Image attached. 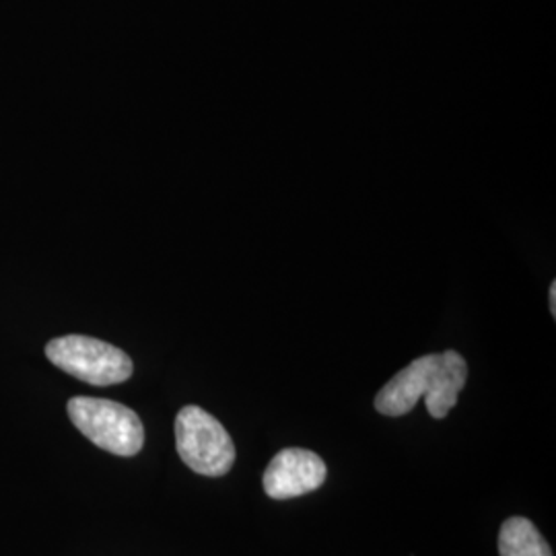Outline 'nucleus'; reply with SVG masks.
Here are the masks:
<instances>
[{"label":"nucleus","mask_w":556,"mask_h":556,"mask_svg":"<svg viewBox=\"0 0 556 556\" xmlns=\"http://www.w3.org/2000/svg\"><path fill=\"white\" fill-rule=\"evenodd\" d=\"M328 468L324 459L301 447L278 452L264 472V491L270 498L287 501L318 491L326 482Z\"/></svg>","instance_id":"nucleus-5"},{"label":"nucleus","mask_w":556,"mask_h":556,"mask_svg":"<svg viewBox=\"0 0 556 556\" xmlns=\"http://www.w3.org/2000/svg\"><path fill=\"white\" fill-rule=\"evenodd\" d=\"M73 425L85 438L114 456H137L144 443L139 415L112 400L73 397L66 406Z\"/></svg>","instance_id":"nucleus-2"},{"label":"nucleus","mask_w":556,"mask_h":556,"mask_svg":"<svg viewBox=\"0 0 556 556\" xmlns=\"http://www.w3.org/2000/svg\"><path fill=\"white\" fill-rule=\"evenodd\" d=\"M501 556H555L536 526L526 517H509L498 532Z\"/></svg>","instance_id":"nucleus-6"},{"label":"nucleus","mask_w":556,"mask_h":556,"mask_svg":"<svg viewBox=\"0 0 556 556\" xmlns=\"http://www.w3.org/2000/svg\"><path fill=\"white\" fill-rule=\"evenodd\" d=\"M46 357L64 374L91 386H116L130 379L135 365L122 349L98 338L60 337L46 344Z\"/></svg>","instance_id":"nucleus-4"},{"label":"nucleus","mask_w":556,"mask_h":556,"mask_svg":"<svg viewBox=\"0 0 556 556\" xmlns=\"http://www.w3.org/2000/svg\"><path fill=\"white\" fill-rule=\"evenodd\" d=\"M468 379L466 358L456 351L415 358L397 371L376 396V408L386 417L408 415L425 397L427 413L445 418L457 404V396Z\"/></svg>","instance_id":"nucleus-1"},{"label":"nucleus","mask_w":556,"mask_h":556,"mask_svg":"<svg viewBox=\"0 0 556 556\" xmlns=\"http://www.w3.org/2000/svg\"><path fill=\"white\" fill-rule=\"evenodd\" d=\"M551 312L556 316V282L551 285Z\"/></svg>","instance_id":"nucleus-7"},{"label":"nucleus","mask_w":556,"mask_h":556,"mask_svg":"<svg viewBox=\"0 0 556 556\" xmlns=\"http://www.w3.org/2000/svg\"><path fill=\"white\" fill-rule=\"evenodd\" d=\"M181 462L202 477H225L236 464V443L227 429L200 406H184L176 417Z\"/></svg>","instance_id":"nucleus-3"}]
</instances>
